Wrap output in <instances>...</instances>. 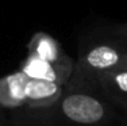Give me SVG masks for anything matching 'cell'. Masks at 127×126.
<instances>
[{"label": "cell", "mask_w": 127, "mask_h": 126, "mask_svg": "<svg viewBox=\"0 0 127 126\" xmlns=\"http://www.w3.org/2000/svg\"><path fill=\"white\" fill-rule=\"evenodd\" d=\"M96 84L68 83L64 87L65 91L61 99L50 109H53L58 118L65 119L69 124L81 126L103 125L110 117V109L100 96L89 91L91 87Z\"/></svg>", "instance_id": "6da1fadb"}, {"label": "cell", "mask_w": 127, "mask_h": 126, "mask_svg": "<svg viewBox=\"0 0 127 126\" xmlns=\"http://www.w3.org/2000/svg\"><path fill=\"white\" fill-rule=\"evenodd\" d=\"M127 69V47L112 42H97L81 50L70 83H96L103 73Z\"/></svg>", "instance_id": "7a4b0ae2"}, {"label": "cell", "mask_w": 127, "mask_h": 126, "mask_svg": "<svg viewBox=\"0 0 127 126\" xmlns=\"http://www.w3.org/2000/svg\"><path fill=\"white\" fill-rule=\"evenodd\" d=\"M74 64L76 62L73 60L66 62H50L41 60L35 56L27 54V57L20 64L19 71L31 79L47 80V82H53L65 87L70 80Z\"/></svg>", "instance_id": "3957f363"}, {"label": "cell", "mask_w": 127, "mask_h": 126, "mask_svg": "<svg viewBox=\"0 0 127 126\" xmlns=\"http://www.w3.org/2000/svg\"><path fill=\"white\" fill-rule=\"evenodd\" d=\"M64 85L47 80L31 79L27 76L25 84L26 107L31 110L47 109L56 104L64 95Z\"/></svg>", "instance_id": "277c9868"}, {"label": "cell", "mask_w": 127, "mask_h": 126, "mask_svg": "<svg viewBox=\"0 0 127 126\" xmlns=\"http://www.w3.org/2000/svg\"><path fill=\"white\" fill-rule=\"evenodd\" d=\"M27 50L29 54L50 62H66L72 60L61 47L58 41L45 31H38L32 35L27 43Z\"/></svg>", "instance_id": "5b68a950"}, {"label": "cell", "mask_w": 127, "mask_h": 126, "mask_svg": "<svg viewBox=\"0 0 127 126\" xmlns=\"http://www.w3.org/2000/svg\"><path fill=\"white\" fill-rule=\"evenodd\" d=\"M26 80L27 76L20 71L0 77V107L5 109L26 107Z\"/></svg>", "instance_id": "8992f818"}, {"label": "cell", "mask_w": 127, "mask_h": 126, "mask_svg": "<svg viewBox=\"0 0 127 126\" xmlns=\"http://www.w3.org/2000/svg\"><path fill=\"white\" fill-rule=\"evenodd\" d=\"M95 80L103 96L118 106L127 109V69L99 75Z\"/></svg>", "instance_id": "52a82bcc"}, {"label": "cell", "mask_w": 127, "mask_h": 126, "mask_svg": "<svg viewBox=\"0 0 127 126\" xmlns=\"http://www.w3.org/2000/svg\"><path fill=\"white\" fill-rule=\"evenodd\" d=\"M114 33L118 35V37H120L122 40H125V41L127 42V23H123V25L115 26Z\"/></svg>", "instance_id": "ba28073f"}, {"label": "cell", "mask_w": 127, "mask_h": 126, "mask_svg": "<svg viewBox=\"0 0 127 126\" xmlns=\"http://www.w3.org/2000/svg\"><path fill=\"white\" fill-rule=\"evenodd\" d=\"M0 126H8V125H7V124H4L3 121H0Z\"/></svg>", "instance_id": "9c48e42d"}]
</instances>
